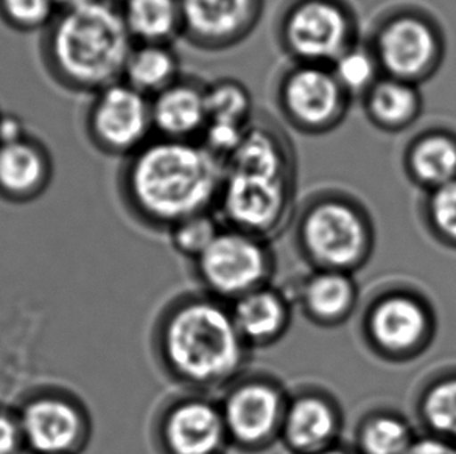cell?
I'll return each mask as SVG.
<instances>
[{"mask_svg":"<svg viewBox=\"0 0 456 454\" xmlns=\"http://www.w3.org/2000/svg\"><path fill=\"white\" fill-rule=\"evenodd\" d=\"M224 166L198 142L151 137L124 159L118 191L139 222L170 231L191 216L214 212Z\"/></svg>","mask_w":456,"mask_h":454,"instance_id":"1","label":"cell"},{"mask_svg":"<svg viewBox=\"0 0 456 454\" xmlns=\"http://www.w3.org/2000/svg\"><path fill=\"white\" fill-rule=\"evenodd\" d=\"M158 345L164 368L195 389L232 385L247 361L231 308L210 296L173 305L160 320Z\"/></svg>","mask_w":456,"mask_h":454,"instance_id":"2","label":"cell"},{"mask_svg":"<svg viewBox=\"0 0 456 454\" xmlns=\"http://www.w3.org/2000/svg\"><path fill=\"white\" fill-rule=\"evenodd\" d=\"M133 45L118 0H97L58 12L50 24L45 53L64 86L95 93L122 80Z\"/></svg>","mask_w":456,"mask_h":454,"instance_id":"3","label":"cell"},{"mask_svg":"<svg viewBox=\"0 0 456 454\" xmlns=\"http://www.w3.org/2000/svg\"><path fill=\"white\" fill-rule=\"evenodd\" d=\"M297 241L316 270L354 274L372 255L376 231L357 199L341 191H324L304 206Z\"/></svg>","mask_w":456,"mask_h":454,"instance_id":"4","label":"cell"},{"mask_svg":"<svg viewBox=\"0 0 456 454\" xmlns=\"http://www.w3.org/2000/svg\"><path fill=\"white\" fill-rule=\"evenodd\" d=\"M276 39L291 62L330 66L360 41L357 14L347 0H287Z\"/></svg>","mask_w":456,"mask_h":454,"instance_id":"5","label":"cell"},{"mask_svg":"<svg viewBox=\"0 0 456 454\" xmlns=\"http://www.w3.org/2000/svg\"><path fill=\"white\" fill-rule=\"evenodd\" d=\"M362 330L374 355L405 364L416 361L432 347L438 318L426 296L401 287L380 293L370 302Z\"/></svg>","mask_w":456,"mask_h":454,"instance_id":"6","label":"cell"},{"mask_svg":"<svg viewBox=\"0 0 456 454\" xmlns=\"http://www.w3.org/2000/svg\"><path fill=\"white\" fill-rule=\"evenodd\" d=\"M274 100L285 122L305 135H324L338 128L352 103L330 66L304 62H291L281 72Z\"/></svg>","mask_w":456,"mask_h":454,"instance_id":"7","label":"cell"},{"mask_svg":"<svg viewBox=\"0 0 456 454\" xmlns=\"http://www.w3.org/2000/svg\"><path fill=\"white\" fill-rule=\"evenodd\" d=\"M383 75L414 83L436 74L444 58V37L424 12L403 10L383 18L368 41Z\"/></svg>","mask_w":456,"mask_h":454,"instance_id":"8","label":"cell"},{"mask_svg":"<svg viewBox=\"0 0 456 454\" xmlns=\"http://www.w3.org/2000/svg\"><path fill=\"white\" fill-rule=\"evenodd\" d=\"M195 270L210 297L234 302L268 285L274 260L266 239L223 226Z\"/></svg>","mask_w":456,"mask_h":454,"instance_id":"9","label":"cell"},{"mask_svg":"<svg viewBox=\"0 0 456 454\" xmlns=\"http://www.w3.org/2000/svg\"><path fill=\"white\" fill-rule=\"evenodd\" d=\"M295 179L224 173L216 210L224 227L266 239L290 218Z\"/></svg>","mask_w":456,"mask_h":454,"instance_id":"10","label":"cell"},{"mask_svg":"<svg viewBox=\"0 0 456 454\" xmlns=\"http://www.w3.org/2000/svg\"><path fill=\"white\" fill-rule=\"evenodd\" d=\"M85 122L94 147L112 158L126 159L154 137L149 97L122 80L93 93Z\"/></svg>","mask_w":456,"mask_h":454,"instance_id":"11","label":"cell"},{"mask_svg":"<svg viewBox=\"0 0 456 454\" xmlns=\"http://www.w3.org/2000/svg\"><path fill=\"white\" fill-rule=\"evenodd\" d=\"M289 399L270 380L251 378L229 387L220 408L229 442L247 451H259L281 439Z\"/></svg>","mask_w":456,"mask_h":454,"instance_id":"12","label":"cell"},{"mask_svg":"<svg viewBox=\"0 0 456 454\" xmlns=\"http://www.w3.org/2000/svg\"><path fill=\"white\" fill-rule=\"evenodd\" d=\"M183 37L204 52L243 43L259 25L265 0H179Z\"/></svg>","mask_w":456,"mask_h":454,"instance_id":"13","label":"cell"},{"mask_svg":"<svg viewBox=\"0 0 456 454\" xmlns=\"http://www.w3.org/2000/svg\"><path fill=\"white\" fill-rule=\"evenodd\" d=\"M25 445L37 454H75L85 445L89 424L74 400L39 395L19 414Z\"/></svg>","mask_w":456,"mask_h":454,"instance_id":"14","label":"cell"},{"mask_svg":"<svg viewBox=\"0 0 456 454\" xmlns=\"http://www.w3.org/2000/svg\"><path fill=\"white\" fill-rule=\"evenodd\" d=\"M159 439L166 454H222L229 443L222 408L198 395L179 400L160 420Z\"/></svg>","mask_w":456,"mask_h":454,"instance_id":"15","label":"cell"},{"mask_svg":"<svg viewBox=\"0 0 456 454\" xmlns=\"http://www.w3.org/2000/svg\"><path fill=\"white\" fill-rule=\"evenodd\" d=\"M343 418L326 393H303L289 400L281 441L295 454H314L337 445Z\"/></svg>","mask_w":456,"mask_h":454,"instance_id":"16","label":"cell"},{"mask_svg":"<svg viewBox=\"0 0 456 454\" xmlns=\"http://www.w3.org/2000/svg\"><path fill=\"white\" fill-rule=\"evenodd\" d=\"M206 87L200 78L183 75L172 86L150 99L154 135L170 141L198 142L209 123Z\"/></svg>","mask_w":456,"mask_h":454,"instance_id":"17","label":"cell"},{"mask_svg":"<svg viewBox=\"0 0 456 454\" xmlns=\"http://www.w3.org/2000/svg\"><path fill=\"white\" fill-rule=\"evenodd\" d=\"M224 173L295 179V151L287 135L274 123L254 117L240 145L226 160Z\"/></svg>","mask_w":456,"mask_h":454,"instance_id":"18","label":"cell"},{"mask_svg":"<svg viewBox=\"0 0 456 454\" xmlns=\"http://www.w3.org/2000/svg\"><path fill=\"white\" fill-rule=\"evenodd\" d=\"M231 314L248 347L278 343L290 326V302L270 285L254 289L232 302Z\"/></svg>","mask_w":456,"mask_h":454,"instance_id":"19","label":"cell"},{"mask_svg":"<svg viewBox=\"0 0 456 454\" xmlns=\"http://www.w3.org/2000/svg\"><path fill=\"white\" fill-rule=\"evenodd\" d=\"M299 304L314 324L339 326L351 318L357 307V282L351 272L314 270L301 285Z\"/></svg>","mask_w":456,"mask_h":454,"instance_id":"20","label":"cell"},{"mask_svg":"<svg viewBox=\"0 0 456 454\" xmlns=\"http://www.w3.org/2000/svg\"><path fill=\"white\" fill-rule=\"evenodd\" d=\"M408 179L420 191H435L456 179V134L430 129L408 145L403 156Z\"/></svg>","mask_w":456,"mask_h":454,"instance_id":"21","label":"cell"},{"mask_svg":"<svg viewBox=\"0 0 456 454\" xmlns=\"http://www.w3.org/2000/svg\"><path fill=\"white\" fill-rule=\"evenodd\" d=\"M364 114L377 129L401 133L418 122L424 99L418 85L383 75L363 99Z\"/></svg>","mask_w":456,"mask_h":454,"instance_id":"22","label":"cell"},{"mask_svg":"<svg viewBox=\"0 0 456 454\" xmlns=\"http://www.w3.org/2000/svg\"><path fill=\"white\" fill-rule=\"evenodd\" d=\"M50 179L49 156L37 143L24 141L0 145V191L25 199L37 197Z\"/></svg>","mask_w":456,"mask_h":454,"instance_id":"23","label":"cell"},{"mask_svg":"<svg viewBox=\"0 0 456 454\" xmlns=\"http://www.w3.org/2000/svg\"><path fill=\"white\" fill-rule=\"evenodd\" d=\"M183 77L173 44H134L125 62L122 81L153 99Z\"/></svg>","mask_w":456,"mask_h":454,"instance_id":"24","label":"cell"},{"mask_svg":"<svg viewBox=\"0 0 456 454\" xmlns=\"http://www.w3.org/2000/svg\"><path fill=\"white\" fill-rule=\"evenodd\" d=\"M118 8L134 44H173L183 36L179 0H118Z\"/></svg>","mask_w":456,"mask_h":454,"instance_id":"25","label":"cell"},{"mask_svg":"<svg viewBox=\"0 0 456 454\" xmlns=\"http://www.w3.org/2000/svg\"><path fill=\"white\" fill-rule=\"evenodd\" d=\"M414 409L424 434L456 443V370L427 381L416 397Z\"/></svg>","mask_w":456,"mask_h":454,"instance_id":"26","label":"cell"},{"mask_svg":"<svg viewBox=\"0 0 456 454\" xmlns=\"http://www.w3.org/2000/svg\"><path fill=\"white\" fill-rule=\"evenodd\" d=\"M418 434L401 412L379 409L358 424L354 450L357 454H405Z\"/></svg>","mask_w":456,"mask_h":454,"instance_id":"27","label":"cell"},{"mask_svg":"<svg viewBox=\"0 0 456 454\" xmlns=\"http://www.w3.org/2000/svg\"><path fill=\"white\" fill-rule=\"evenodd\" d=\"M335 78L347 95L354 99H363L364 93L383 77L377 56L370 43L358 41L351 49L346 50L330 64Z\"/></svg>","mask_w":456,"mask_h":454,"instance_id":"28","label":"cell"},{"mask_svg":"<svg viewBox=\"0 0 456 454\" xmlns=\"http://www.w3.org/2000/svg\"><path fill=\"white\" fill-rule=\"evenodd\" d=\"M209 120L248 126L254 120L253 95L241 81L220 78L206 87Z\"/></svg>","mask_w":456,"mask_h":454,"instance_id":"29","label":"cell"},{"mask_svg":"<svg viewBox=\"0 0 456 454\" xmlns=\"http://www.w3.org/2000/svg\"><path fill=\"white\" fill-rule=\"evenodd\" d=\"M420 214L430 237L443 247L456 251V179L427 191Z\"/></svg>","mask_w":456,"mask_h":454,"instance_id":"30","label":"cell"},{"mask_svg":"<svg viewBox=\"0 0 456 454\" xmlns=\"http://www.w3.org/2000/svg\"><path fill=\"white\" fill-rule=\"evenodd\" d=\"M222 229L220 220L209 212V214L191 216L184 222L178 223L168 231V233H170V241L175 251L183 257L191 258L195 263L214 243V239L218 233L222 232Z\"/></svg>","mask_w":456,"mask_h":454,"instance_id":"31","label":"cell"},{"mask_svg":"<svg viewBox=\"0 0 456 454\" xmlns=\"http://www.w3.org/2000/svg\"><path fill=\"white\" fill-rule=\"evenodd\" d=\"M248 126L235 125V123L209 120V123L204 128L203 134L200 135L198 143L224 166L226 160L235 153V150L239 148L240 142L243 141Z\"/></svg>","mask_w":456,"mask_h":454,"instance_id":"32","label":"cell"},{"mask_svg":"<svg viewBox=\"0 0 456 454\" xmlns=\"http://www.w3.org/2000/svg\"><path fill=\"white\" fill-rule=\"evenodd\" d=\"M6 16L22 28L52 24L56 10L53 0H0Z\"/></svg>","mask_w":456,"mask_h":454,"instance_id":"33","label":"cell"},{"mask_svg":"<svg viewBox=\"0 0 456 454\" xmlns=\"http://www.w3.org/2000/svg\"><path fill=\"white\" fill-rule=\"evenodd\" d=\"M24 445L19 416L0 411V454H18Z\"/></svg>","mask_w":456,"mask_h":454,"instance_id":"34","label":"cell"},{"mask_svg":"<svg viewBox=\"0 0 456 454\" xmlns=\"http://www.w3.org/2000/svg\"><path fill=\"white\" fill-rule=\"evenodd\" d=\"M405 454H456V443L430 434H418Z\"/></svg>","mask_w":456,"mask_h":454,"instance_id":"35","label":"cell"},{"mask_svg":"<svg viewBox=\"0 0 456 454\" xmlns=\"http://www.w3.org/2000/svg\"><path fill=\"white\" fill-rule=\"evenodd\" d=\"M24 139V126L16 117L0 118V145H10Z\"/></svg>","mask_w":456,"mask_h":454,"instance_id":"36","label":"cell"},{"mask_svg":"<svg viewBox=\"0 0 456 454\" xmlns=\"http://www.w3.org/2000/svg\"><path fill=\"white\" fill-rule=\"evenodd\" d=\"M55 2L56 10L58 12H68V10H74V8H80V6L89 5L97 0H53Z\"/></svg>","mask_w":456,"mask_h":454,"instance_id":"37","label":"cell"},{"mask_svg":"<svg viewBox=\"0 0 456 454\" xmlns=\"http://www.w3.org/2000/svg\"><path fill=\"white\" fill-rule=\"evenodd\" d=\"M314 454H357L355 453V450L347 449V447H341V445H333V447H329V449L322 450V451H318V453Z\"/></svg>","mask_w":456,"mask_h":454,"instance_id":"38","label":"cell"}]
</instances>
